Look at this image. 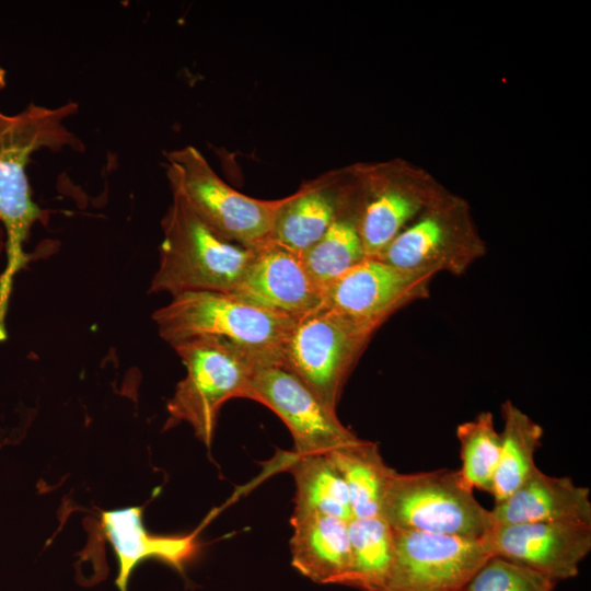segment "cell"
Segmentation results:
<instances>
[{"label": "cell", "mask_w": 591, "mask_h": 591, "mask_svg": "<svg viewBox=\"0 0 591 591\" xmlns=\"http://www.w3.org/2000/svg\"><path fill=\"white\" fill-rule=\"evenodd\" d=\"M77 112L74 102L58 107L31 103L14 115L0 112V224L5 233L7 253L5 269L0 276V327L14 276L31 258L24 244L37 222L47 225L49 220V211L33 200L26 166L42 149L83 150L82 141L66 125Z\"/></svg>", "instance_id": "6da1fadb"}, {"label": "cell", "mask_w": 591, "mask_h": 591, "mask_svg": "<svg viewBox=\"0 0 591 591\" xmlns=\"http://www.w3.org/2000/svg\"><path fill=\"white\" fill-rule=\"evenodd\" d=\"M152 320L171 346L197 336L231 341L257 366H280L282 349L298 321L257 306L231 293L188 291L172 297Z\"/></svg>", "instance_id": "7a4b0ae2"}, {"label": "cell", "mask_w": 591, "mask_h": 591, "mask_svg": "<svg viewBox=\"0 0 591 591\" xmlns=\"http://www.w3.org/2000/svg\"><path fill=\"white\" fill-rule=\"evenodd\" d=\"M161 228L159 266L150 293L165 292L172 297L188 291L232 293L257 248L219 236L176 197L172 198Z\"/></svg>", "instance_id": "3957f363"}, {"label": "cell", "mask_w": 591, "mask_h": 591, "mask_svg": "<svg viewBox=\"0 0 591 591\" xmlns=\"http://www.w3.org/2000/svg\"><path fill=\"white\" fill-rule=\"evenodd\" d=\"M165 161L173 197L181 199L210 230L250 248L271 241L282 198L258 199L237 192L193 146L167 152Z\"/></svg>", "instance_id": "277c9868"}, {"label": "cell", "mask_w": 591, "mask_h": 591, "mask_svg": "<svg viewBox=\"0 0 591 591\" xmlns=\"http://www.w3.org/2000/svg\"><path fill=\"white\" fill-rule=\"evenodd\" d=\"M186 375L166 404L164 429L187 422L195 436L209 445L222 405L243 398L257 364L237 346L215 336H197L171 346Z\"/></svg>", "instance_id": "5b68a950"}, {"label": "cell", "mask_w": 591, "mask_h": 591, "mask_svg": "<svg viewBox=\"0 0 591 591\" xmlns=\"http://www.w3.org/2000/svg\"><path fill=\"white\" fill-rule=\"evenodd\" d=\"M379 517L393 530L482 537L490 528L489 510L475 498L459 470L395 472Z\"/></svg>", "instance_id": "8992f818"}, {"label": "cell", "mask_w": 591, "mask_h": 591, "mask_svg": "<svg viewBox=\"0 0 591 591\" xmlns=\"http://www.w3.org/2000/svg\"><path fill=\"white\" fill-rule=\"evenodd\" d=\"M375 331L323 305L296 322L280 366L336 412L344 385Z\"/></svg>", "instance_id": "52a82bcc"}, {"label": "cell", "mask_w": 591, "mask_h": 591, "mask_svg": "<svg viewBox=\"0 0 591 591\" xmlns=\"http://www.w3.org/2000/svg\"><path fill=\"white\" fill-rule=\"evenodd\" d=\"M485 253L467 207L441 197L412 221L379 255L401 269L461 276Z\"/></svg>", "instance_id": "ba28073f"}, {"label": "cell", "mask_w": 591, "mask_h": 591, "mask_svg": "<svg viewBox=\"0 0 591 591\" xmlns=\"http://www.w3.org/2000/svg\"><path fill=\"white\" fill-rule=\"evenodd\" d=\"M394 557L384 591H462L489 558L480 537L393 530Z\"/></svg>", "instance_id": "9c48e42d"}, {"label": "cell", "mask_w": 591, "mask_h": 591, "mask_svg": "<svg viewBox=\"0 0 591 591\" xmlns=\"http://www.w3.org/2000/svg\"><path fill=\"white\" fill-rule=\"evenodd\" d=\"M243 398L273 410L289 429L297 454H322L359 437L296 375L278 364L255 367Z\"/></svg>", "instance_id": "30bf717a"}, {"label": "cell", "mask_w": 591, "mask_h": 591, "mask_svg": "<svg viewBox=\"0 0 591 591\" xmlns=\"http://www.w3.org/2000/svg\"><path fill=\"white\" fill-rule=\"evenodd\" d=\"M433 278L367 257L325 289L324 306L378 329L399 309L427 298Z\"/></svg>", "instance_id": "8fae6325"}, {"label": "cell", "mask_w": 591, "mask_h": 591, "mask_svg": "<svg viewBox=\"0 0 591 591\" xmlns=\"http://www.w3.org/2000/svg\"><path fill=\"white\" fill-rule=\"evenodd\" d=\"M486 553L536 570L555 581L572 578L591 551V524L525 522L490 525Z\"/></svg>", "instance_id": "7c38bea8"}, {"label": "cell", "mask_w": 591, "mask_h": 591, "mask_svg": "<svg viewBox=\"0 0 591 591\" xmlns=\"http://www.w3.org/2000/svg\"><path fill=\"white\" fill-rule=\"evenodd\" d=\"M351 173L367 257L379 256L412 221L442 197L419 189L391 167H356Z\"/></svg>", "instance_id": "4fadbf2b"}, {"label": "cell", "mask_w": 591, "mask_h": 591, "mask_svg": "<svg viewBox=\"0 0 591 591\" xmlns=\"http://www.w3.org/2000/svg\"><path fill=\"white\" fill-rule=\"evenodd\" d=\"M231 294L297 320L324 305V289L310 275L301 256L273 241L256 248Z\"/></svg>", "instance_id": "5bb4252c"}, {"label": "cell", "mask_w": 591, "mask_h": 591, "mask_svg": "<svg viewBox=\"0 0 591 591\" xmlns=\"http://www.w3.org/2000/svg\"><path fill=\"white\" fill-rule=\"evenodd\" d=\"M354 188L351 171H329L304 182L293 194L282 197L271 241L301 255L326 232Z\"/></svg>", "instance_id": "9a60e30c"}, {"label": "cell", "mask_w": 591, "mask_h": 591, "mask_svg": "<svg viewBox=\"0 0 591 591\" xmlns=\"http://www.w3.org/2000/svg\"><path fill=\"white\" fill-rule=\"evenodd\" d=\"M142 507L102 511L101 528L118 561L115 580L119 591H127L134 569L143 560L158 559L179 571L199 552L197 532L187 535H155L142 522Z\"/></svg>", "instance_id": "2e32d148"}, {"label": "cell", "mask_w": 591, "mask_h": 591, "mask_svg": "<svg viewBox=\"0 0 591 591\" xmlns=\"http://www.w3.org/2000/svg\"><path fill=\"white\" fill-rule=\"evenodd\" d=\"M490 525L525 522H576L591 524L589 488L569 477H555L536 468L506 499L489 510Z\"/></svg>", "instance_id": "e0dca14e"}, {"label": "cell", "mask_w": 591, "mask_h": 591, "mask_svg": "<svg viewBox=\"0 0 591 591\" xmlns=\"http://www.w3.org/2000/svg\"><path fill=\"white\" fill-rule=\"evenodd\" d=\"M292 566L322 584H341L350 565L348 522L336 517H291Z\"/></svg>", "instance_id": "ac0fdd59"}, {"label": "cell", "mask_w": 591, "mask_h": 591, "mask_svg": "<svg viewBox=\"0 0 591 591\" xmlns=\"http://www.w3.org/2000/svg\"><path fill=\"white\" fill-rule=\"evenodd\" d=\"M278 463L294 480V508L291 517L322 514L347 522L354 518L345 480L326 455L287 452Z\"/></svg>", "instance_id": "d6986e66"}, {"label": "cell", "mask_w": 591, "mask_h": 591, "mask_svg": "<svg viewBox=\"0 0 591 591\" xmlns=\"http://www.w3.org/2000/svg\"><path fill=\"white\" fill-rule=\"evenodd\" d=\"M326 456L345 480L354 518L379 515L383 496L396 472L385 463L379 445L359 438Z\"/></svg>", "instance_id": "ffe728a7"}, {"label": "cell", "mask_w": 591, "mask_h": 591, "mask_svg": "<svg viewBox=\"0 0 591 591\" xmlns=\"http://www.w3.org/2000/svg\"><path fill=\"white\" fill-rule=\"evenodd\" d=\"M300 256L324 293L331 283L367 258L359 232L356 183L350 199L326 232Z\"/></svg>", "instance_id": "44dd1931"}, {"label": "cell", "mask_w": 591, "mask_h": 591, "mask_svg": "<svg viewBox=\"0 0 591 591\" xmlns=\"http://www.w3.org/2000/svg\"><path fill=\"white\" fill-rule=\"evenodd\" d=\"M503 429L491 495L499 502L518 489L537 468L534 461L542 445L543 428L511 401L501 405Z\"/></svg>", "instance_id": "7402d4cb"}, {"label": "cell", "mask_w": 591, "mask_h": 591, "mask_svg": "<svg viewBox=\"0 0 591 591\" xmlns=\"http://www.w3.org/2000/svg\"><path fill=\"white\" fill-rule=\"evenodd\" d=\"M350 565L341 584L384 591L394 557L393 529L379 515L348 522Z\"/></svg>", "instance_id": "603a6c76"}, {"label": "cell", "mask_w": 591, "mask_h": 591, "mask_svg": "<svg viewBox=\"0 0 591 591\" xmlns=\"http://www.w3.org/2000/svg\"><path fill=\"white\" fill-rule=\"evenodd\" d=\"M462 461L459 470L463 480L472 489L491 494L497 470L501 438L495 428L490 412L479 413L474 419L456 428Z\"/></svg>", "instance_id": "cb8c5ba5"}, {"label": "cell", "mask_w": 591, "mask_h": 591, "mask_svg": "<svg viewBox=\"0 0 591 591\" xmlns=\"http://www.w3.org/2000/svg\"><path fill=\"white\" fill-rule=\"evenodd\" d=\"M556 582L536 570L490 556L462 591H553Z\"/></svg>", "instance_id": "d4e9b609"}, {"label": "cell", "mask_w": 591, "mask_h": 591, "mask_svg": "<svg viewBox=\"0 0 591 591\" xmlns=\"http://www.w3.org/2000/svg\"><path fill=\"white\" fill-rule=\"evenodd\" d=\"M3 251H5V233L0 224V256L2 255Z\"/></svg>", "instance_id": "484cf974"}, {"label": "cell", "mask_w": 591, "mask_h": 591, "mask_svg": "<svg viewBox=\"0 0 591 591\" xmlns=\"http://www.w3.org/2000/svg\"><path fill=\"white\" fill-rule=\"evenodd\" d=\"M5 76V70L0 65V91L4 89L7 84Z\"/></svg>", "instance_id": "4316f807"}]
</instances>
